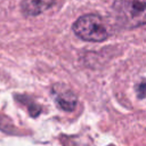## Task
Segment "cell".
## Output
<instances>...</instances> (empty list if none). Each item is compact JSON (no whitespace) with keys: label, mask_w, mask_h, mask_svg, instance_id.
Returning a JSON list of instances; mask_svg holds the SVG:
<instances>
[{"label":"cell","mask_w":146,"mask_h":146,"mask_svg":"<svg viewBox=\"0 0 146 146\" xmlns=\"http://www.w3.org/2000/svg\"><path fill=\"white\" fill-rule=\"evenodd\" d=\"M113 10L120 24L127 29L146 25V0H114Z\"/></svg>","instance_id":"1"},{"label":"cell","mask_w":146,"mask_h":146,"mask_svg":"<svg viewBox=\"0 0 146 146\" xmlns=\"http://www.w3.org/2000/svg\"><path fill=\"white\" fill-rule=\"evenodd\" d=\"M76 36L84 41L100 42L108 38V31L103 23V19L95 14L80 16L72 26Z\"/></svg>","instance_id":"2"},{"label":"cell","mask_w":146,"mask_h":146,"mask_svg":"<svg viewBox=\"0 0 146 146\" xmlns=\"http://www.w3.org/2000/svg\"><path fill=\"white\" fill-rule=\"evenodd\" d=\"M110 146H113V145H110Z\"/></svg>","instance_id":"5"},{"label":"cell","mask_w":146,"mask_h":146,"mask_svg":"<svg viewBox=\"0 0 146 146\" xmlns=\"http://www.w3.org/2000/svg\"><path fill=\"white\" fill-rule=\"evenodd\" d=\"M52 96L58 107L67 112L73 111L78 104L75 94L64 84H55L52 87Z\"/></svg>","instance_id":"3"},{"label":"cell","mask_w":146,"mask_h":146,"mask_svg":"<svg viewBox=\"0 0 146 146\" xmlns=\"http://www.w3.org/2000/svg\"><path fill=\"white\" fill-rule=\"evenodd\" d=\"M55 0H23L21 8L26 16H36L48 10Z\"/></svg>","instance_id":"4"}]
</instances>
